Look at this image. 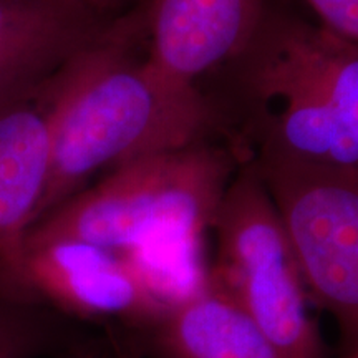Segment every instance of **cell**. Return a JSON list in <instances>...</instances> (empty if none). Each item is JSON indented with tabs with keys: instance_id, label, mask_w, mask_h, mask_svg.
Returning <instances> with one entry per match:
<instances>
[{
	"instance_id": "cell-1",
	"label": "cell",
	"mask_w": 358,
	"mask_h": 358,
	"mask_svg": "<svg viewBox=\"0 0 358 358\" xmlns=\"http://www.w3.org/2000/svg\"><path fill=\"white\" fill-rule=\"evenodd\" d=\"M145 22L141 13L116 19L45 87L52 156L37 222L100 169L192 146L208 127L194 83L129 53Z\"/></svg>"
},
{
	"instance_id": "cell-2",
	"label": "cell",
	"mask_w": 358,
	"mask_h": 358,
	"mask_svg": "<svg viewBox=\"0 0 358 358\" xmlns=\"http://www.w3.org/2000/svg\"><path fill=\"white\" fill-rule=\"evenodd\" d=\"M229 173L226 155L199 145L129 161L40 219L27 248L78 241L124 254L159 241L204 239Z\"/></svg>"
},
{
	"instance_id": "cell-3",
	"label": "cell",
	"mask_w": 358,
	"mask_h": 358,
	"mask_svg": "<svg viewBox=\"0 0 358 358\" xmlns=\"http://www.w3.org/2000/svg\"><path fill=\"white\" fill-rule=\"evenodd\" d=\"M213 227V280L243 306L282 358H322L292 245L259 174L229 182Z\"/></svg>"
},
{
	"instance_id": "cell-4",
	"label": "cell",
	"mask_w": 358,
	"mask_h": 358,
	"mask_svg": "<svg viewBox=\"0 0 358 358\" xmlns=\"http://www.w3.org/2000/svg\"><path fill=\"white\" fill-rule=\"evenodd\" d=\"M259 178L292 245L307 295L358 343V169L262 155Z\"/></svg>"
},
{
	"instance_id": "cell-5",
	"label": "cell",
	"mask_w": 358,
	"mask_h": 358,
	"mask_svg": "<svg viewBox=\"0 0 358 358\" xmlns=\"http://www.w3.org/2000/svg\"><path fill=\"white\" fill-rule=\"evenodd\" d=\"M95 0H0V108L43 92L116 19Z\"/></svg>"
},
{
	"instance_id": "cell-6",
	"label": "cell",
	"mask_w": 358,
	"mask_h": 358,
	"mask_svg": "<svg viewBox=\"0 0 358 358\" xmlns=\"http://www.w3.org/2000/svg\"><path fill=\"white\" fill-rule=\"evenodd\" d=\"M25 289L82 317L163 320L159 307L122 252L78 241L29 245Z\"/></svg>"
},
{
	"instance_id": "cell-7",
	"label": "cell",
	"mask_w": 358,
	"mask_h": 358,
	"mask_svg": "<svg viewBox=\"0 0 358 358\" xmlns=\"http://www.w3.org/2000/svg\"><path fill=\"white\" fill-rule=\"evenodd\" d=\"M43 92L0 108V279L24 294L27 234L37 222L50 176Z\"/></svg>"
},
{
	"instance_id": "cell-8",
	"label": "cell",
	"mask_w": 358,
	"mask_h": 358,
	"mask_svg": "<svg viewBox=\"0 0 358 358\" xmlns=\"http://www.w3.org/2000/svg\"><path fill=\"white\" fill-rule=\"evenodd\" d=\"M261 0H153L146 15L150 58L186 83L248 47Z\"/></svg>"
},
{
	"instance_id": "cell-9",
	"label": "cell",
	"mask_w": 358,
	"mask_h": 358,
	"mask_svg": "<svg viewBox=\"0 0 358 358\" xmlns=\"http://www.w3.org/2000/svg\"><path fill=\"white\" fill-rule=\"evenodd\" d=\"M173 358H282L232 295L213 280L159 322Z\"/></svg>"
},
{
	"instance_id": "cell-10",
	"label": "cell",
	"mask_w": 358,
	"mask_h": 358,
	"mask_svg": "<svg viewBox=\"0 0 358 358\" xmlns=\"http://www.w3.org/2000/svg\"><path fill=\"white\" fill-rule=\"evenodd\" d=\"M271 37L319 88L358 143V45L302 22L277 25Z\"/></svg>"
},
{
	"instance_id": "cell-11",
	"label": "cell",
	"mask_w": 358,
	"mask_h": 358,
	"mask_svg": "<svg viewBox=\"0 0 358 358\" xmlns=\"http://www.w3.org/2000/svg\"><path fill=\"white\" fill-rule=\"evenodd\" d=\"M27 303L0 299V358H29L42 345L45 327Z\"/></svg>"
},
{
	"instance_id": "cell-12",
	"label": "cell",
	"mask_w": 358,
	"mask_h": 358,
	"mask_svg": "<svg viewBox=\"0 0 358 358\" xmlns=\"http://www.w3.org/2000/svg\"><path fill=\"white\" fill-rule=\"evenodd\" d=\"M324 29L358 45V0H307Z\"/></svg>"
},
{
	"instance_id": "cell-13",
	"label": "cell",
	"mask_w": 358,
	"mask_h": 358,
	"mask_svg": "<svg viewBox=\"0 0 358 358\" xmlns=\"http://www.w3.org/2000/svg\"><path fill=\"white\" fill-rule=\"evenodd\" d=\"M95 2H98V3H101V6L111 7V6H113V3L116 2V0H95Z\"/></svg>"
},
{
	"instance_id": "cell-14",
	"label": "cell",
	"mask_w": 358,
	"mask_h": 358,
	"mask_svg": "<svg viewBox=\"0 0 358 358\" xmlns=\"http://www.w3.org/2000/svg\"><path fill=\"white\" fill-rule=\"evenodd\" d=\"M77 358H93V357H77Z\"/></svg>"
}]
</instances>
